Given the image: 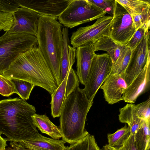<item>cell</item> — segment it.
I'll return each mask as SVG.
<instances>
[{"mask_svg": "<svg viewBox=\"0 0 150 150\" xmlns=\"http://www.w3.org/2000/svg\"><path fill=\"white\" fill-rule=\"evenodd\" d=\"M35 107L18 98L0 101V134L8 141L18 142L28 140L39 133L32 116Z\"/></svg>", "mask_w": 150, "mask_h": 150, "instance_id": "obj_1", "label": "cell"}, {"mask_svg": "<svg viewBox=\"0 0 150 150\" xmlns=\"http://www.w3.org/2000/svg\"><path fill=\"white\" fill-rule=\"evenodd\" d=\"M112 64L108 53L95 54L83 89L90 101H93L97 91L110 74Z\"/></svg>", "mask_w": 150, "mask_h": 150, "instance_id": "obj_7", "label": "cell"}, {"mask_svg": "<svg viewBox=\"0 0 150 150\" xmlns=\"http://www.w3.org/2000/svg\"><path fill=\"white\" fill-rule=\"evenodd\" d=\"M35 36L23 33L8 31L0 37V74L7 69L20 55L36 46Z\"/></svg>", "mask_w": 150, "mask_h": 150, "instance_id": "obj_5", "label": "cell"}, {"mask_svg": "<svg viewBox=\"0 0 150 150\" xmlns=\"http://www.w3.org/2000/svg\"><path fill=\"white\" fill-rule=\"evenodd\" d=\"M19 7L17 0H0V13L13 14Z\"/></svg>", "mask_w": 150, "mask_h": 150, "instance_id": "obj_32", "label": "cell"}, {"mask_svg": "<svg viewBox=\"0 0 150 150\" xmlns=\"http://www.w3.org/2000/svg\"><path fill=\"white\" fill-rule=\"evenodd\" d=\"M58 18L41 16L38 23L37 38L38 47L48 64L58 87L63 51L62 25Z\"/></svg>", "mask_w": 150, "mask_h": 150, "instance_id": "obj_4", "label": "cell"}, {"mask_svg": "<svg viewBox=\"0 0 150 150\" xmlns=\"http://www.w3.org/2000/svg\"><path fill=\"white\" fill-rule=\"evenodd\" d=\"M95 52L105 51L110 55L113 64L121 53L124 46L116 43L109 36H104L93 44Z\"/></svg>", "mask_w": 150, "mask_h": 150, "instance_id": "obj_21", "label": "cell"}, {"mask_svg": "<svg viewBox=\"0 0 150 150\" xmlns=\"http://www.w3.org/2000/svg\"><path fill=\"white\" fill-rule=\"evenodd\" d=\"M119 120L122 123L127 124L130 129L131 133L135 134L142 127L144 120L137 116L135 111L134 104L127 103L119 109Z\"/></svg>", "mask_w": 150, "mask_h": 150, "instance_id": "obj_19", "label": "cell"}, {"mask_svg": "<svg viewBox=\"0 0 150 150\" xmlns=\"http://www.w3.org/2000/svg\"><path fill=\"white\" fill-rule=\"evenodd\" d=\"M150 121H144L142 127L135 134V142L138 150H149Z\"/></svg>", "mask_w": 150, "mask_h": 150, "instance_id": "obj_23", "label": "cell"}, {"mask_svg": "<svg viewBox=\"0 0 150 150\" xmlns=\"http://www.w3.org/2000/svg\"><path fill=\"white\" fill-rule=\"evenodd\" d=\"M120 4L131 16L138 15L150 7L148 0H115Z\"/></svg>", "mask_w": 150, "mask_h": 150, "instance_id": "obj_22", "label": "cell"}, {"mask_svg": "<svg viewBox=\"0 0 150 150\" xmlns=\"http://www.w3.org/2000/svg\"><path fill=\"white\" fill-rule=\"evenodd\" d=\"M118 149V150H138L135 142L134 134L131 133L122 146Z\"/></svg>", "mask_w": 150, "mask_h": 150, "instance_id": "obj_34", "label": "cell"}, {"mask_svg": "<svg viewBox=\"0 0 150 150\" xmlns=\"http://www.w3.org/2000/svg\"><path fill=\"white\" fill-rule=\"evenodd\" d=\"M101 150H118V148L112 147L106 144L104 146Z\"/></svg>", "mask_w": 150, "mask_h": 150, "instance_id": "obj_37", "label": "cell"}, {"mask_svg": "<svg viewBox=\"0 0 150 150\" xmlns=\"http://www.w3.org/2000/svg\"><path fill=\"white\" fill-rule=\"evenodd\" d=\"M42 16L26 8L20 7L13 14V20L10 33H23L37 37L38 23Z\"/></svg>", "mask_w": 150, "mask_h": 150, "instance_id": "obj_12", "label": "cell"}, {"mask_svg": "<svg viewBox=\"0 0 150 150\" xmlns=\"http://www.w3.org/2000/svg\"><path fill=\"white\" fill-rule=\"evenodd\" d=\"M95 54L93 44L88 43L76 49V73L79 82L84 84L93 59Z\"/></svg>", "mask_w": 150, "mask_h": 150, "instance_id": "obj_16", "label": "cell"}, {"mask_svg": "<svg viewBox=\"0 0 150 150\" xmlns=\"http://www.w3.org/2000/svg\"><path fill=\"white\" fill-rule=\"evenodd\" d=\"M8 141L6 138H4L0 134V150H5L7 146V142Z\"/></svg>", "mask_w": 150, "mask_h": 150, "instance_id": "obj_36", "label": "cell"}, {"mask_svg": "<svg viewBox=\"0 0 150 150\" xmlns=\"http://www.w3.org/2000/svg\"><path fill=\"white\" fill-rule=\"evenodd\" d=\"M91 1L95 4L100 8L104 11L106 13L113 15L115 0H91Z\"/></svg>", "mask_w": 150, "mask_h": 150, "instance_id": "obj_33", "label": "cell"}, {"mask_svg": "<svg viewBox=\"0 0 150 150\" xmlns=\"http://www.w3.org/2000/svg\"><path fill=\"white\" fill-rule=\"evenodd\" d=\"M10 146L6 148L5 150H30L26 148L18 142L10 141Z\"/></svg>", "mask_w": 150, "mask_h": 150, "instance_id": "obj_35", "label": "cell"}, {"mask_svg": "<svg viewBox=\"0 0 150 150\" xmlns=\"http://www.w3.org/2000/svg\"><path fill=\"white\" fill-rule=\"evenodd\" d=\"M131 54V51L130 49L124 45L120 55L113 64L110 74H120L122 73L128 65Z\"/></svg>", "mask_w": 150, "mask_h": 150, "instance_id": "obj_26", "label": "cell"}, {"mask_svg": "<svg viewBox=\"0 0 150 150\" xmlns=\"http://www.w3.org/2000/svg\"><path fill=\"white\" fill-rule=\"evenodd\" d=\"M127 87L122 73L110 74L100 88L103 91L105 101L109 104L112 105L123 100L122 96Z\"/></svg>", "mask_w": 150, "mask_h": 150, "instance_id": "obj_15", "label": "cell"}, {"mask_svg": "<svg viewBox=\"0 0 150 150\" xmlns=\"http://www.w3.org/2000/svg\"><path fill=\"white\" fill-rule=\"evenodd\" d=\"M79 82L75 71L72 68H71L64 80L51 95V115L53 118L59 117L65 100L79 87Z\"/></svg>", "mask_w": 150, "mask_h": 150, "instance_id": "obj_11", "label": "cell"}, {"mask_svg": "<svg viewBox=\"0 0 150 150\" xmlns=\"http://www.w3.org/2000/svg\"><path fill=\"white\" fill-rule=\"evenodd\" d=\"M149 28L150 25H146L138 28L132 37L125 45L129 47L131 51H132L139 44Z\"/></svg>", "mask_w": 150, "mask_h": 150, "instance_id": "obj_28", "label": "cell"}, {"mask_svg": "<svg viewBox=\"0 0 150 150\" xmlns=\"http://www.w3.org/2000/svg\"><path fill=\"white\" fill-rule=\"evenodd\" d=\"M3 75L11 79L28 81L44 89L51 95L58 87L48 64L36 46L20 55Z\"/></svg>", "mask_w": 150, "mask_h": 150, "instance_id": "obj_2", "label": "cell"}, {"mask_svg": "<svg viewBox=\"0 0 150 150\" xmlns=\"http://www.w3.org/2000/svg\"><path fill=\"white\" fill-rule=\"evenodd\" d=\"M131 134L130 127L126 125L118 129L115 133L108 135V145L110 146L118 148L121 147Z\"/></svg>", "mask_w": 150, "mask_h": 150, "instance_id": "obj_24", "label": "cell"}, {"mask_svg": "<svg viewBox=\"0 0 150 150\" xmlns=\"http://www.w3.org/2000/svg\"><path fill=\"white\" fill-rule=\"evenodd\" d=\"M65 150H100L94 136L88 134L76 142L66 146Z\"/></svg>", "mask_w": 150, "mask_h": 150, "instance_id": "obj_25", "label": "cell"}, {"mask_svg": "<svg viewBox=\"0 0 150 150\" xmlns=\"http://www.w3.org/2000/svg\"><path fill=\"white\" fill-rule=\"evenodd\" d=\"M71 0H17L20 7L31 9L42 16L57 18L65 10Z\"/></svg>", "mask_w": 150, "mask_h": 150, "instance_id": "obj_13", "label": "cell"}, {"mask_svg": "<svg viewBox=\"0 0 150 150\" xmlns=\"http://www.w3.org/2000/svg\"><path fill=\"white\" fill-rule=\"evenodd\" d=\"M33 124L42 133L45 134L52 138L59 140L62 138L60 129L54 124L45 115L36 113L32 116Z\"/></svg>", "mask_w": 150, "mask_h": 150, "instance_id": "obj_20", "label": "cell"}, {"mask_svg": "<svg viewBox=\"0 0 150 150\" xmlns=\"http://www.w3.org/2000/svg\"><path fill=\"white\" fill-rule=\"evenodd\" d=\"M11 80L15 86V93L18 94L23 100H25L28 99L35 85L24 80Z\"/></svg>", "mask_w": 150, "mask_h": 150, "instance_id": "obj_27", "label": "cell"}, {"mask_svg": "<svg viewBox=\"0 0 150 150\" xmlns=\"http://www.w3.org/2000/svg\"><path fill=\"white\" fill-rule=\"evenodd\" d=\"M15 93V86L11 80L0 74V94L8 97Z\"/></svg>", "mask_w": 150, "mask_h": 150, "instance_id": "obj_30", "label": "cell"}, {"mask_svg": "<svg viewBox=\"0 0 150 150\" xmlns=\"http://www.w3.org/2000/svg\"><path fill=\"white\" fill-rule=\"evenodd\" d=\"M150 54L144 67L127 86L123 95V100L125 102L129 103H135L138 98L149 88L150 82Z\"/></svg>", "mask_w": 150, "mask_h": 150, "instance_id": "obj_14", "label": "cell"}, {"mask_svg": "<svg viewBox=\"0 0 150 150\" xmlns=\"http://www.w3.org/2000/svg\"><path fill=\"white\" fill-rule=\"evenodd\" d=\"M93 103L79 87L67 98L60 112L59 128L62 139L66 143H74L89 134L85 124Z\"/></svg>", "mask_w": 150, "mask_h": 150, "instance_id": "obj_3", "label": "cell"}, {"mask_svg": "<svg viewBox=\"0 0 150 150\" xmlns=\"http://www.w3.org/2000/svg\"><path fill=\"white\" fill-rule=\"evenodd\" d=\"M134 108L138 117L145 121H150V98L146 100L137 105Z\"/></svg>", "mask_w": 150, "mask_h": 150, "instance_id": "obj_29", "label": "cell"}, {"mask_svg": "<svg viewBox=\"0 0 150 150\" xmlns=\"http://www.w3.org/2000/svg\"><path fill=\"white\" fill-rule=\"evenodd\" d=\"M111 22L110 36L117 44L125 45L137 29L133 25L132 17L126 9L115 0Z\"/></svg>", "mask_w": 150, "mask_h": 150, "instance_id": "obj_8", "label": "cell"}, {"mask_svg": "<svg viewBox=\"0 0 150 150\" xmlns=\"http://www.w3.org/2000/svg\"><path fill=\"white\" fill-rule=\"evenodd\" d=\"M149 10V8L139 14L131 16L133 26L136 29L144 25H150Z\"/></svg>", "mask_w": 150, "mask_h": 150, "instance_id": "obj_31", "label": "cell"}, {"mask_svg": "<svg viewBox=\"0 0 150 150\" xmlns=\"http://www.w3.org/2000/svg\"><path fill=\"white\" fill-rule=\"evenodd\" d=\"M62 32L63 39V51L60 70V84L66 76L68 71L72 68L76 58V49L70 45L68 28H63L62 29Z\"/></svg>", "mask_w": 150, "mask_h": 150, "instance_id": "obj_18", "label": "cell"}, {"mask_svg": "<svg viewBox=\"0 0 150 150\" xmlns=\"http://www.w3.org/2000/svg\"><path fill=\"white\" fill-rule=\"evenodd\" d=\"M149 33L147 31L137 46L132 51L128 65L122 72L128 86L144 67L150 54Z\"/></svg>", "mask_w": 150, "mask_h": 150, "instance_id": "obj_10", "label": "cell"}, {"mask_svg": "<svg viewBox=\"0 0 150 150\" xmlns=\"http://www.w3.org/2000/svg\"><path fill=\"white\" fill-rule=\"evenodd\" d=\"M106 13L91 0H71L58 19L65 27L71 28L103 17Z\"/></svg>", "mask_w": 150, "mask_h": 150, "instance_id": "obj_6", "label": "cell"}, {"mask_svg": "<svg viewBox=\"0 0 150 150\" xmlns=\"http://www.w3.org/2000/svg\"><path fill=\"white\" fill-rule=\"evenodd\" d=\"M18 143L30 150H65L66 147V142L63 139H54L39 134L28 140Z\"/></svg>", "mask_w": 150, "mask_h": 150, "instance_id": "obj_17", "label": "cell"}, {"mask_svg": "<svg viewBox=\"0 0 150 150\" xmlns=\"http://www.w3.org/2000/svg\"><path fill=\"white\" fill-rule=\"evenodd\" d=\"M112 16H105L97 19L93 24L81 27L73 32L70 42L72 47H78L95 42L104 36H110V23Z\"/></svg>", "mask_w": 150, "mask_h": 150, "instance_id": "obj_9", "label": "cell"}]
</instances>
